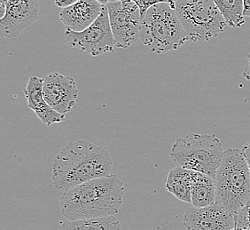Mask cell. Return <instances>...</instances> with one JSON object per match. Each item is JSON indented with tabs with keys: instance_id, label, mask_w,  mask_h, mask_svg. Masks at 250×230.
Masks as SVG:
<instances>
[{
	"instance_id": "cell-18",
	"label": "cell",
	"mask_w": 250,
	"mask_h": 230,
	"mask_svg": "<svg viewBox=\"0 0 250 230\" xmlns=\"http://www.w3.org/2000/svg\"><path fill=\"white\" fill-rule=\"evenodd\" d=\"M137 5L139 6L141 15V19L144 18L146 12L154 5L159 4H169L176 9V3L178 0H133Z\"/></svg>"
},
{
	"instance_id": "cell-1",
	"label": "cell",
	"mask_w": 250,
	"mask_h": 230,
	"mask_svg": "<svg viewBox=\"0 0 250 230\" xmlns=\"http://www.w3.org/2000/svg\"><path fill=\"white\" fill-rule=\"evenodd\" d=\"M110 154L98 144L79 140L65 145L53 162V185L67 192L84 182L112 175Z\"/></svg>"
},
{
	"instance_id": "cell-19",
	"label": "cell",
	"mask_w": 250,
	"mask_h": 230,
	"mask_svg": "<svg viewBox=\"0 0 250 230\" xmlns=\"http://www.w3.org/2000/svg\"><path fill=\"white\" fill-rule=\"evenodd\" d=\"M236 229H250V201L236 216Z\"/></svg>"
},
{
	"instance_id": "cell-25",
	"label": "cell",
	"mask_w": 250,
	"mask_h": 230,
	"mask_svg": "<svg viewBox=\"0 0 250 230\" xmlns=\"http://www.w3.org/2000/svg\"><path fill=\"white\" fill-rule=\"evenodd\" d=\"M96 1L102 5H107L110 3V0H96Z\"/></svg>"
},
{
	"instance_id": "cell-9",
	"label": "cell",
	"mask_w": 250,
	"mask_h": 230,
	"mask_svg": "<svg viewBox=\"0 0 250 230\" xmlns=\"http://www.w3.org/2000/svg\"><path fill=\"white\" fill-rule=\"evenodd\" d=\"M38 0H8L5 15L0 19L2 38H14L39 19Z\"/></svg>"
},
{
	"instance_id": "cell-13",
	"label": "cell",
	"mask_w": 250,
	"mask_h": 230,
	"mask_svg": "<svg viewBox=\"0 0 250 230\" xmlns=\"http://www.w3.org/2000/svg\"><path fill=\"white\" fill-rule=\"evenodd\" d=\"M43 82L44 79L31 77L25 88V96L28 106L33 111L39 120L46 126L62 123L66 120V115L60 114L49 106L43 96Z\"/></svg>"
},
{
	"instance_id": "cell-3",
	"label": "cell",
	"mask_w": 250,
	"mask_h": 230,
	"mask_svg": "<svg viewBox=\"0 0 250 230\" xmlns=\"http://www.w3.org/2000/svg\"><path fill=\"white\" fill-rule=\"evenodd\" d=\"M215 182L217 204L238 215L250 201V172L241 149L225 150Z\"/></svg>"
},
{
	"instance_id": "cell-7",
	"label": "cell",
	"mask_w": 250,
	"mask_h": 230,
	"mask_svg": "<svg viewBox=\"0 0 250 230\" xmlns=\"http://www.w3.org/2000/svg\"><path fill=\"white\" fill-rule=\"evenodd\" d=\"M64 38L71 48L77 49L92 56L116 51L106 5L104 6L98 19L89 28L80 32L67 29Z\"/></svg>"
},
{
	"instance_id": "cell-15",
	"label": "cell",
	"mask_w": 250,
	"mask_h": 230,
	"mask_svg": "<svg viewBox=\"0 0 250 230\" xmlns=\"http://www.w3.org/2000/svg\"><path fill=\"white\" fill-rule=\"evenodd\" d=\"M192 171L176 167L168 172L166 189L174 197L181 201L192 204Z\"/></svg>"
},
{
	"instance_id": "cell-17",
	"label": "cell",
	"mask_w": 250,
	"mask_h": 230,
	"mask_svg": "<svg viewBox=\"0 0 250 230\" xmlns=\"http://www.w3.org/2000/svg\"><path fill=\"white\" fill-rule=\"evenodd\" d=\"M226 20V25L233 29L245 23L243 0H213Z\"/></svg>"
},
{
	"instance_id": "cell-27",
	"label": "cell",
	"mask_w": 250,
	"mask_h": 230,
	"mask_svg": "<svg viewBox=\"0 0 250 230\" xmlns=\"http://www.w3.org/2000/svg\"><path fill=\"white\" fill-rule=\"evenodd\" d=\"M234 230H250V229H235Z\"/></svg>"
},
{
	"instance_id": "cell-12",
	"label": "cell",
	"mask_w": 250,
	"mask_h": 230,
	"mask_svg": "<svg viewBox=\"0 0 250 230\" xmlns=\"http://www.w3.org/2000/svg\"><path fill=\"white\" fill-rule=\"evenodd\" d=\"M106 5L96 0H80L77 4L63 8L60 13V19L68 30L80 32L91 25L101 15Z\"/></svg>"
},
{
	"instance_id": "cell-4",
	"label": "cell",
	"mask_w": 250,
	"mask_h": 230,
	"mask_svg": "<svg viewBox=\"0 0 250 230\" xmlns=\"http://www.w3.org/2000/svg\"><path fill=\"white\" fill-rule=\"evenodd\" d=\"M140 40L156 54L180 48L188 42V35L169 4L151 7L141 20Z\"/></svg>"
},
{
	"instance_id": "cell-16",
	"label": "cell",
	"mask_w": 250,
	"mask_h": 230,
	"mask_svg": "<svg viewBox=\"0 0 250 230\" xmlns=\"http://www.w3.org/2000/svg\"><path fill=\"white\" fill-rule=\"evenodd\" d=\"M62 230H123V228L115 216H110L99 219L67 221L63 223Z\"/></svg>"
},
{
	"instance_id": "cell-2",
	"label": "cell",
	"mask_w": 250,
	"mask_h": 230,
	"mask_svg": "<svg viewBox=\"0 0 250 230\" xmlns=\"http://www.w3.org/2000/svg\"><path fill=\"white\" fill-rule=\"evenodd\" d=\"M125 191L124 182L114 174L84 182L60 197L62 214L67 221L116 216L123 205Z\"/></svg>"
},
{
	"instance_id": "cell-23",
	"label": "cell",
	"mask_w": 250,
	"mask_h": 230,
	"mask_svg": "<svg viewBox=\"0 0 250 230\" xmlns=\"http://www.w3.org/2000/svg\"><path fill=\"white\" fill-rule=\"evenodd\" d=\"M244 12L243 15L246 17H250V0H243Z\"/></svg>"
},
{
	"instance_id": "cell-11",
	"label": "cell",
	"mask_w": 250,
	"mask_h": 230,
	"mask_svg": "<svg viewBox=\"0 0 250 230\" xmlns=\"http://www.w3.org/2000/svg\"><path fill=\"white\" fill-rule=\"evenodd\" d=\"M79 91L74 78L60 73H50L44 78L43 96L49 106L66 115L77 104Z\"/></svg>"
},
{
	"instance_id": "cell-14",
	"label": "cell",
	"mask_w": 250,
	"mask_h": 230,
	"mask_svg": "<svg viewBox=\"0 0 250 230\" xmlns=\"http://www.w3.org/2000/svg\"><path fill=\"white\" fill-rule=\"evenodd\" d=\"M217 203L215 179L202 172L192 171V205L196 208L207 207Z\"/></svg>"
},
{
	"instance_id": "cell-6",
	"label": "cell",
	"mask_w": 250,
	"mask_h": 230,
	"mask_svg": "<svg viewBox=\"0 0 250 230\" xmlns=\"http://www.w3.org/2000/svg\"><path fill=\"white\" fill-rule=\"evenodd\" d=\"M175 10L189 42L209 41L226 28V20L213 0H178Z\"/></svg>"
},
{
	"instance_id": "cell-24",
	"label": "cell",
	"mask_w": 250,
	"mask_h": 230,
	"mask_svg": "<svg viewBox=\"0 0 250 230\" xmlns=\"http://www.w3.org/2000/svg\"><path fill=\"white\" fill-rule=\"evenodd\" d=\"M7 1L8 0H0V15H1V18L5 15Z\"/></svg>"
},
{
	"instance_id": "cell-5",
	"label": "cell",
	"mask_w": 250,
	"mask_h": 230,
	"mask_svg": "<svg viewBox=\"0 0 250 230\" xmlns=\"http://www.w3.org/2000/svg\"><path fill=\"white\" fill-rule=\"evenodd\" d=\"M224 152L217 135L192 133L177 138L170 156L176 167L202 172L215 179Z\"/></svg>"
},
{
	"instance_id": "cell-21",
	"label": "cell",
	"mask_w": 250,
	"mask_h": 230,
	"mask_svg": "<svg viewBox=\"0 0 250 230\" xmlns=\"http://www.w3.org/2000/svg\"><path fill=\"white\" fill-rule=\"evenodd\" d=\"M241 151H242L243 155L245 157L246 161H247V164H248V167H249L250 172V142L244 144L243 147L241 149Z\"/></svg>"
},
{
	"instance_id": "cell-20",
	"label": "cell",
	"mask_w": 250,
	"mask_h": 230,
	"mask_svg": "<svg viewBox=\"0 0 250 230\" xmlns=\"http://www.w3.org/2000/svg\"><path fill=\"white\" fill-rule=\"evenodd\" d=\"M80 0H54V4L61 8H67L71 5L77 4Z\"/></svg>"
},
{
	"instance_id": "cell-8",
	"label": "cell",
	"mask_w": 250,
	"mask_h": 230,
	"mask_svg": "<svg viewBox=\"0 0 250 230\" xmlns=\"http://www.w3.org/2000/svg\"><path fill=\"white\" fill-rule=\"evenodd\" d=\"M116 47L130 48L140 39L141 15L133 0H123L106 5Z\"/></svg>"
},
{
	"instance_id": "cell-10",
	"label": "cell",
	"mask_w": 250,
	"mask_h": 230,
	"mask_svg": "<svg viewBox=\"0 0 250 230\" xmlns=\"http://www.w3.org/2000/svg\"><path fill=\"white\" fill-rule=\"evenodd\" d=\"M187 230H234L236 216L215 204L207 207L188 208L183 218Z\"/></svg>"
},
{
	"instance_id": "cell-22",
	"label": "cell",
	"mask_w": 250,
	"mask_h": 230,
	"mask_svg": "<svg viewBox=\"0 0 250 230\" xmlns=\"http://www.w3.org/2000/svg\"><path fill=\"white\" fill-rule=\"evenodd\" d=\"M247 58H248V65L242 72V77H244L247 81L250 82V52Z\"/></svg>"
},
{
	"instance_id": "cell-26",
	"label": "cell",
	"mask_w": 250,
	"mask_h": 230,
	"mask_svg": "<svg viewBox=\"0 0 250 230\" xmlns=\"http://www.w3.org/2000/svg\"><path fill=\"white\" fill-rule=\"evenodd\" d=\"M120 1H123V0H110V3H116V2H120Z\"/></svg>"
}]
</instances>
